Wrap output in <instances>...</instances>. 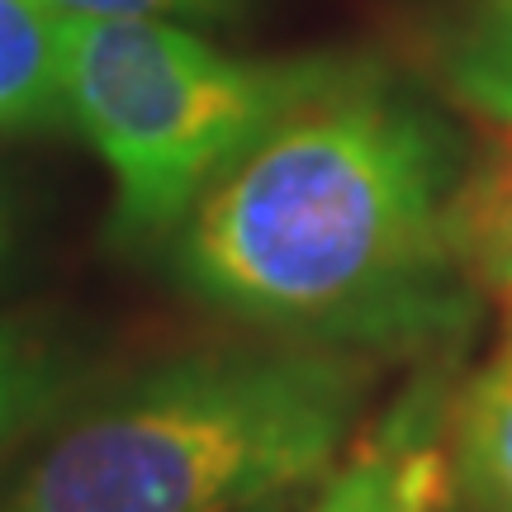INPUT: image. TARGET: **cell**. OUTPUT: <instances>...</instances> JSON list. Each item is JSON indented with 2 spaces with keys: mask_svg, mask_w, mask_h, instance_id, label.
I'll return each instance as SVG.
<instances>
[{
  "mask_svg": "<svg viewBox=\"0 0 512 512\" xmlns=\"http://www.w3.org/2000/svg\"><path fill=\"white\" fill-rule=\"evenodd\" d=\"M437 72L470 114L512 128V0H446Z\"/></svg>",
  "mask_w": 512,
  "mask_h": 512,
  "instance_id": "6",
  "label": "cell"
},
{
  "mask_svg": "<svg viewBox=\"0 0 512 512\" xmlns=\"http://www.w3.org/2000/svg\"><path fill=\"white\" fill-rule=\"evenodd\" d=\"M451 498V460L432 441L389 432L366 446L328 489L313 498L309 512H437Z\"/></svg>",
  "mask_w": 512,
  "mask_h": 512,
  "instance_id": "8",
  "label": "cell"
},
{
  "mask_svg": "<svg viewBox=\"0 0 512 512\" xmlns=\"http://www.w3.org/2000/svg\"><path fill=\"white\" fill-rule=\"evenodd\" d=\"M81 384V356L34 318H0V465L43 437Z\"/></svg>",
  "mask_w": 512,
  "mask_h": 512,
  "instance_id": "4",
  "label": "cell"
},
{
  "mask_svg": "<svg viewBox=\"0 0 512 512\" xmlns=\"http://www.w3.org/2000/svg\"><path fill=\"white\" fill-rule=\"evenodd\" d=\"M67 124L62 19L43 0H0V138Z\"/></svg>",
  "mask_w": 512,
  "mask_h": 512,
  "instance_id": "7",
  "label": "cell"
},
{
  "mask_svg": "<svg viewBox=\"0 0 512 512\" xmlns=\"http://www.w3.org/2000/svg\"><path fill=\"white\" fill-rule=\"evenodd\" d=\"M446 460L470 512H512V342L470 380Z\"/></svg>",
  "mask_w": 512,
  "mask_h": 512,
  "instance_id": "5",
  "label": "cell"
},
{
  "mask_svg": "<svg viewBox=\"0 0 512 512\" xmlns=\"http://www.w3.org/2000/svg\"><path fill=\"white\" fill-rule=\"evenodd\" d=\"M460 181L451 128L347 57L204 190L166 261L190 299L304 347H418L465 318Z\"/></svg>",
  "mask_w": 512,
  "mask_h": 512,
  "instance_id": "1",
  "label": "cell"
},
{
  "mask_svg": "<svg viewBox=\"0 0 512 512\" xmlns=\"http://www.w3.org/2000/svg\"><path fill=\"white\" fill-rule=\"evenodd\" d=\"M366 389L370 361L342 347L166 361L57 418L0 512L280 508L332 465Z\"/></svg>",
  "mask_w": 512,
  "mask_h": 512,
  "instance_id": "2",
  "label": "cell"
},
{
  "mask_svg": "<svg viewBox=\"0 0 512 512\" xmlns=\"http://www.w3.org/2000/svg\"><path fill=\"white\" fill-rule=\"evenodd\" d=\"M503 133L508 143L460 181L451 228L460 266L498 304L512 342V128Z\"/></svg>",
  "mask_w": 512,
  "mask_h": 512,
  "instance_id": "9",
  "label": "cell"
},
{
  "mask_svg": "<svg viewBox=\"0 0 512 512\" xmlns=\"http://www.w3.org/2000/svg\"><path fill=\"white\" fill-rule=\"evenodd\" d=\"M261 512H280V508H261Z\"/></svg>",
  "mask_w": 512,
  "mask_h": 512,
  "instance_id": "12",
  "label": "cell"
},
{
  "mask_svg": "<svg viewBox=\"0 0 512 512\" xmlns=\"http://www.w3.org/2000/svg\"><path fill=\"white\" fill-rule=\"evenodd\" d=\"M0 247H5V219H0Z\"/></svg>",
  "mask_w": 512,
  "mask_h": 512,
  "instance_id": "11",
  "label": "cell"
},
{
  "mask_svg": "<svg viewBox=\"0 0 512 512\" xmlns=\"http://www.w3.org/2000/svg\"><path fill=\"white\" fill-rule=\"evenodd\" d=\"M57 19H171V24H204V19L238 15L242 0H43Z\"/></svg>",
  "mask_w": 512,
  "mask_h": 512,
  "instance_id": "10",
  "label": "cell"
},
{
  "mask_svg": "<svg viewBox=\"0 0 512 512\" xmlns=\"http://www.w3.org/2000/svg\"><path fill=\"white\" fill-rule=\"evenodd\" d=\"M347 57H242L171 19H62V110L114 181L110 233L166 242L228 166Z\"/></svg>",
  "mask_w": 512,
  "mask_h": 512,
  "instance_id": "3",
  "label": "cell"
}]
</instances>
